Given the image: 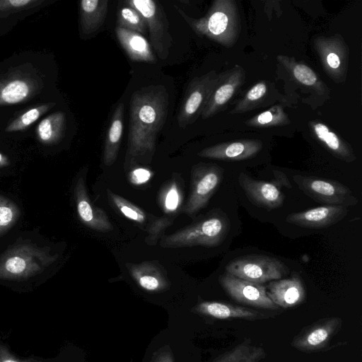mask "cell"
Listing matches in <instances>:
<instances>
[{
    "instance_id": "cell-1",
    "label": "cell",
    "mask_w": 362,
    "mask_h": 362,
    "mask_svg": "<svg viewBox=\"0 0 362 362\" xmlns=\"http://www.w3.org/2000/svg\"><path fill=\"white\" fill-rule=\"evenodd\" d=\"M168 107L169 94L163 85L144 86L132 93L125 170L151 161L158 134L167 119Z\"/></svg>"
},
{
    "instance_id": "cell-2",
    "label": "cell",
    "mask_w": 362,
    "mask_h": 362,
    "mask_svg": "<svg viewBox=\"0 0 362 362\" xmlns=\"http://www.w3.org/2000/svg\"><path fill=\"white\" fill-rule=\"evenodd\" d=\"M58 257L48 247L29 243L13 245L0 255V279L22 280L38 275Z\"/></svg>"
},
{
    "instance_id": "cell-3",
    "label": "cell",
    "mask_w": 362,
    "mask_h": 362,
    "mask_svg": "<svg viewBox=\"0 0 362 362\" xmlns=\"http://www.w3.org/2000/svg\"><path fill=\"white\" fill-rule=\"evenodd\" d=\"M229 230L226 217L214 216L184 227L175 233L163 236L160 246L177 248L202 245L215 247L220 245Z\"/></svg>"
},
{
    "instance_id": "cell-4",
    "label": "cell",
    "mask_w": 362,
    "mask_h": 362,
    "mask_svg": "<svg viewBox=\"0 0 362 362\" xmlns=\"http://www.w3.org/2000/svg\"><path fill=\"white\" fill-rule=\"evenodd\" d=\"M226 271L239 279L262 284L280 279L286 274L287 268L278 259L264 255H247L230 261Z\"/></svg>"
},
{
    "instance_id": "cell-5",
    "label": "cell",
    "mask_w": 362,
    "mask_h": 362,
    "mask_svg": "<svg viewBox=\"0 0 362 362\" xmlns=\"http://www.w3.org/2000/svg\"><path fill=\"white\" fill-rule=\"evenodd\" d=\"M125 3L141 15L149 31L151 45L159 58L165 59L169 55L173 38L163 6L153 0H129Z\"/></svg>"
},
{
    "instance_id": "cell-6",
    "label": "cell",
    "mask_w": 362,
    "mask_h": 362,
    "mask_svg": "<svg viewBox=\"0 0 362 362\" xmlns=\"http://www.w3.org/2000/svg\"><path fill=\"white\" fill-rule=\"evenodd\" d=\"M223 170L215 164L198 163L191 172V190L182 211L193 216L204 208L223 180Z\"/></svg>"
},
{
    "instance_id": "cell-7",
    "label": "cell",
    "mask_w": 362,
    "mask_h": 362,
    "mask_svg": "<svg viewBox=\"0 0 362 362\" xmlns=\"http://www.w3.org/2000/svg\"><path fill=\"white\" fill-rule=\"evenodd\" d=\"M293 180L304 194L320 203L346 207L358 203L351 189L336 180L300 175H294Z\"/></svg>"
},
{
    "instance_id": "cell-8",
    "label": "cell",
    "mask_w": 362,
    "mask_h": 362,
    "mask_svg": "<svg viewBox=\"0 0 362 362\" xmlns=\"http://www.w3.org/2000/svg\"><path fill=\"white\" fill-rule=\"evenodd\" d=\"M218 78L214 72L194 78L188 85L182 98L177 120L180 127L192 124L202 113Z\"/></svg>"
},
{
    "instance_id": "cell-9",
    "label": "cell",
    "mask_w": 362,
    "mask_h": 362,
    "mask_svg": "<svg viewBox=\"0 0 362 362\" xmlns=\"http://www.w3.org/2000/svg\"><path fill=\"white\" fill-rule=\"evenodd\" d=\"M218 281L226 293L237 302L264 310L279 309L269 298L267 288L262 284L247 281L228 273L221 275Z\"/></svg>"
},
{
    "instance_id": "cell-10",
    "label": "cell",
    "mask_w": 362,
    "mask_h": 362,
    "mask_svg": "<svg viewBox=\"0 0 362 362\" xmlns=\"http://www.w3.org/2000/svg\"><path fill=\"white\" fill-rule=\"evenodd\" d=\"M342 326L339 317L320 319L304 327L292 340L291 345L296 349L306 352L320 351L327 347Z\"/></svg>"
},
{
    "instance_id": "cell-11",
    "label": "cell",
    "mask_w": 362,
    "mask_h": 362,
    "mask_svg": "<svg viewBox=\"0 0 362 362\" xmlns=\"http://www.w3.org/2000/svg\"><path fill=\"white\" fill-rule=\"evenodd\" d=\"M40 78L23 69L0 75V105L25 102L41 88Z\"/></svg>"
},
{
    "instance_id": "cell-12",
    "label": "cell",
    "mask_w": 362,
    "mask_h": 362,
    "mask_svg": "<svg viewBox=\"0 0 362 362\" xmlns=\"http://www.w3.org/2000/svg\"><path fill=\"white\" fill-rule=\"evenodd\" d=\"M238 182L247 198L253 204L267 210L277 209L284 204L285 196L280 189L279 183L289 185L288 181L268 182L255 180L244 173L240 174Z\"/></svg>"
},
{
    "instance_id": "cell-13",
    "label": "cell",
    "mask_w": 362,
    "mask_h": 362,
    "mask_svg": "<svg viewBox=\"0 0 362 362\" xmlns=\"http://www.w3.org/2000/svg\"><path fill=\"white\" fill-rule=\"evenodd\" d=\"M74 195L77 214L83 225L100 232L112 230L113 226L105 211L95 206L90 200L83 176H80L75 184Z\"/></svg>"
},
{
    "instance_id": "cell-14",
    "label": "cell",
    "mask_w": 362,
    "mask_h": 362,
    "mask_svg": "<svg viewBox=\"0 0 362 362\" xmlns=\"http://www.w3.org/2000/svg\"><path fill=\"white\" fill-rule=\"evenodd\" d=\"M347 213L348 209L346 206L325 205L292 213L287 216L286 221L304 228H323L336 224Z\"/></svg>"
},
{
    "instance_id": "cell-15",
    "label": "cell",
    "mask_w": 362,
    "mask_h": 362,
    "mask_svg": "<svg viewBox=\"0 0 362 362\" xmlns=\"http://www.w3.org/2000/svg\"><path fill=\"white\" fill-rule=\"evenodd\" d=\"M267 294L275 305L285 309L300 305L306 296L304 284L298 274L270 281Z\"/></svg>"
},
{
    "instance_id": "cell-16",
    "label": "cell",
    "mask_w": 362,
    "mask_h": 362,
    "mask_svg": "<svg viewBox=\"0 0 362 362\" xmlns=\"http://www.w3.org/2000/svg\"><path fill=\"white\" fill-rule=\"evenodd\" d=\"M128 271L136 283L149 292H160L169 288L168 279L161 266L155 261L128 263Z\"/></svg>"
},
{
    "instance_id": "cell-17",
    "label": "cell",
    "mask_w": 362,
    "mask_h": 362,
    "mask_svg": "<svg viewBox=\"0 0 362 362\" xmlns=\"http://www.w3.org/2000/svg\"><path fill=\"white\" fill-rule=\"evenodd\" d=\"M195 310L201 314L221 320H257L268 317L267 315L252 308L218 301L202 302L196 306Z\"/></svg>"
},
{
    "instance_id": "cell-18",
    "label": "cell",
    "mask_w": 362,
    "mask_h": 362,
    "mask_svg": "<svg viewBox=\"0 0 362 362\" xmlns=\"http://www.w3.org/2000/svg\"><path fill=\"white\" fill-rule=\"evenodd\" d=\"M115 30L119 42L129 59L147 63L156 62L151 45L141 34L118 26Z\"/></svg>"
},
{
    "instance_id": "cell-19",
    "label": "cell",
    "mask_w": 362,
    "mask_h": 362,
    "mask_svg": "<svg viewBox=\"0 0 362 362\" xmlns=\"http://www.w3.org/2000/svg\"><path fill=\"white\" fill-rule=\"evenodd\" d=\"M108 9L107 0H82L79 4V21L81 33L90 35L104 23Z\"/></svg>"
},
{
    "instance_id": "cell-20",
    "label": "cell",
    "mask_w": 362,
    "mask_h": 362,
    "mask_svg": "<svg viewBox=\"0 0 362 362\" xmlns=\"http://www.w3.org/2000/svg\"><path fill=\"white\" fill-rule=\"evenodd\" d=\"M259 148V144L256 143L233 142L206 148L199 152L198 156L221 160H241L252 156Z\"/></svg>"
},
{
    "instance_id": "cell-21",
    "label": "cell",
    "mask_w": 362,
    "mask_h": 362,
    "mask_svg": "<svg viewBox=\"0 0 362 362\" xmlns=\"http://www.w3.org/2000/svg\"><path fill=\"white\" fill-rule=\"evenodd\" d=\"M124 110V103H119L110 122L103 150V163L107 166L112 165L118 156L123 132Z\"/></svg>"
},
{
    "instance_id": "cell-22",
    "label": "cell",
    "mask_w": 362,
    "mask_h": 362,
    "mask_svg": "<svg viewBox=\"0 0 362 362\" xmlns=\"http://www.w3.org/2000/svg\"><path fill=\"white\" fill-rule=\"evenodd\" d=\"M66 129V117L64 112H57L43 119L37 127L38 140L47 145L55 144L64 136Z\"/></svg>"
},
{
    "instance_id": "cell-23",
    "label": "cell",
    "mask_w": 362,
    "mask_h": 362,
    "mask_svg": "<svg viewBox=\"0 0 362 362\" xmlns=\"http://www.w3.org/2000/svg\"><path fill=\"white\" fill-rule=\"evenodd\" d=\"M265 357L262 347L253 345L247 339L221 355L214 362H261Z\"/></svg>"
},
{
    "instance_id": "cell-24",
    "label": "cell",
    "mask_w": 362,
    "mask_h": 362,
    "mask_svg": "<svg viewBox=\"0 0 362 362\" xmlns=\"http://www.w3.org/2000/svg\"><path fill=\"white\" fill-rule=\"evenodd\" d=\"M317 136L325 144L327 148L339 159L351 162L355 159L352 151L337 136L329 131L323 124L317 123L314 126Z\"/></svg>"
},
{
    "instance_id": "cell-25",
    "label": "cell",
    "mask_w": 362,
    "mask_h": 362,
    "mask_svg": "<svg viewBox=\"0 0 362 362\" xmlns=\"http://www.w3.org/2000/svg\"><path fill=\"white\" fill-rule=\"evenodd\" d=\"M110 203L117 209L124 217L140 224L146 222L148 218L146 212L139 207L131 203L124 197L107 190Z\"/></svg>"
},
{
    "instance_id": "cell-26",
    "label": "cell",
    "mask_w": 362,
    "mask_h": 362,
    "mask_svg": "<svg viewBox=\"0 0 362 362\" xmlns=\"http://www.w3.org/2000/svg\"><path fill=\"white\" fill-rule=\"evenodd\" d=\"M117 26L141 35L145 34L147 30L146 24L141 15L129 6H124L119 10Z\"/></svg>"
},
{
    "instance_id": "cell-27",
    "label": "cell",
    "mask_w": 362,
    "mask_h": 362,
    "mask_svg": "<svg viewBox=\"0 0 362 362\" xmlns=\"http://www.w3.org/2000/svg\"><path fill=\"white\" fill-rule=\"evenodd\" d=\"M19 216L18 206L12 200L0 195V237L14 226Z\"/></svg>"
},
{
    "instance_id": "cell-28",
    "label": "cell",
    "mask_w": 362,
    "mask_h": 362,
    "mask_svg": "<svg viewBox=\"0 0 362 362\" xmlns=\"http://www.w3.org/2000/svg\"><path fill=\"white\" fill-rule=\"evenodd\" d=\"M54 105V103H49L30 109L10 123L6 128V132H12L24 130Z\"/></svg>"
},
{
    "instance_id": "cell-29",
    "label": "cell",
    "mask_w": 362,
    "mask_h": 362,
    "mask_svg": "<svg viewBox=\"0 0 362 362\" xmlns=\"http://www.w3.org/2000/svg\"><path fill=\"white\" fill-rule=\"evenodd\" d=\"M182 199V191L175 180H172L166 185L160 195L161 208L168 214H173L177 211Z\"/></svg>"
},
{
    "instance_id": "cell-30",
    "label": "cell",
    "mask_w": 362,
    "mask_h": 362,
    "mask_svg": "<svg viewBox=\"0 0 362 362\" xmlns=\"http://www.w3.org/2000/svg\"><path fill=\"white\" fill-rule=\"evenodd\" d=\"M175 216L156 217L146 226L147 236L145 242L147 245L153 246L163 235L165 229L173 224Z\"/></svg>"
},
{
    "instance_id": "cell-31",
    "label": "cell",
    "mask_w": 362,
    "mask_h": 362,
    "mask_svg": "<svg viewBox=\"0 0 362 362\" xmlns=\"http://www.w3.org/2000/svg\"><path fill=\"white\" fill-rule=\"evenodd\" d=\"M43 2V0H0V16L29 9Z\"/></svg>"
},
{
    "instance_id": "cell-32",
    "label": "cell",
    "mask_w": 362,
    "mask_h": 362,
    "mask_svg": "<svg viewBox=\"0 0 362 362\" xmlns=\"http://www.w3.org/2000/svg\"><path fill=\"white\" fill-rule=\"evenodd\" d=\"M293 74L296 78L304 85L312 86L317 81L314 71L303 64L296 65L293 69Z\"/></svg>"
},
{
    "instance_id": "cell-33",
    "label": "cell",
    "mask_w": 362,
    "mask_h": 362,
    "mask_svg": "<svg viewBox=\"0 0 362 362\" xmlns=\"http://www.w3.org/2000/svg\"><path fill=\"white\" fill-rule=\"evenodd\" d=\"M152 176V172L146 168L137 167L132 169L129 173V180L135 185H140L147 182Z\"/></svg>"
},
{
    "instance_id": "cell-34",
    "label": "cell",
    "mask_w": 362,
    "mask_h": 362,
    "mask_svg": "<svg viewBox=\"0 0 362 362\" xmlns=\"http://www.w3.org/2000/svg\"><path fill=\"white\" fill-rule=\"evenodd\" d=\"M267 87L264 83H257L247 93V98L250 100H256L262 98L266 93Z\"/></svg>"
},
{
    "instance_id": "cell-35",
    "label": "cell",
    "mask_w": 362,
    "mask_h": 362,
    "mask_svg": "<svg viewBox=\"0 0 362 362\" xmlns=\"http://www.w3.org/2000/svg\"><path fill=\"white\" fill-rule=\"evenodd\" d=\"M153 362H174V361L169 350H163L157 353Z\"/></svg>"
},
{
    "instance_id": "cell-36",
    "label": "cell",
    "mask_w": 362,
    "mask_h": 362,
    "mask_svg": "<svg viewBox=\"0 0 362 362\" xmlns=\"http://www.w3.org/2000/svg\"><path fill=\"white\" fill-rule=\"evenodd\" d=\"M0 362H22L16 359L6 349L0 345ZM23 362H30V361H23ZM33 362V361H32Z\"/></svg>"
},
{
    "instance_id": "cell-37",
    "label": "cell",
    "mask_w": 362,
    "mask_h": 362,
    "mask_svg": "<svg viewBox=\"0 0 362 362\" xmlns=\"http://www.w3.org/2000/svg\"><path fill=\"white\" fill-rule=\"evenodd\" d=\"M327 61L329 66L332 69H337L340 65V60L338 55L333 52L327 55Z\"/></svg>"
},
{
    "instance_id": "cell-38",
    "label": "cell",
    "mask_w": 362,
    "mask_h": 362,
    "mask_svg": "<svg viewBox=\"0 0 362 362\" xmlns=\"http://www.w3.org/2000/svg\"><path fill=\"white\" fill-rule=\"evenodd\" d=\"M273 119V115L270 111H267L260 114L257 117V121L261 124L270 123Z\"/></svg>"
},
{
    "instance_id": "cell-39",
    "label": "cell",
    "mask_w": 362,
    "mask_h": 362,
    "mask_svg": "<svg viewBox=\"0 0 362 362\" xmlns=\"http://www.w3.org/2000/svg\"><path fill=\"white\" fill-rule=\"evenodd\" d=\"M9 164V160L6 156L0 152V168H4Z\"/></svg>"
}]
</instances>
